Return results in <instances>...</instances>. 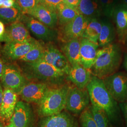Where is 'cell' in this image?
Listing matches in <instances>:
<instances>
[{
    "instance_id": "obj_21",
    "label": "cell",
    "mask_w": 127,
    "mask_h": 127,
    "mask_svg": "<svg viewBox=\"0 0 127 127\" xmlns=\"http://www.w3.org/2000/svg\"><path fill=\"white\" fill-rule=\"evenodd\" d=\"M81 38H76L62 42L61 50L66 57L71 66L81 64Z\"/></svg>"
},
{
    "instance_id": "obj_41",
    "label": "cell",
    "mask_w": 127,
    "mask_h": 127,
    "mask_svg": "<svg viewBox=\"0 0 127 127\" xmlns=\"http://www.w3.org/2000/svg\"><path fill=\"white\" fill-rule=\"evenodd\" d=\"M123 45H124V46L126 48V49L127 50V35L126 37V38H125V41H124Z\"/></svg>"
},
{
    "instance_id": "obj_30",
    "label": "cell",
    "mask_w": 127,
    "mask_h": 127,
    "mask_svg": "<svg viewBox=\"0 0 127 127\" xmlns=\"http://www.w3.org/2000/svg\"><path fill=\"white\" fill-rule=\"evenodd\" d=\"M100 6L102 14L108 18L112 17L114 9L118 4L115 0H96Z\"/></svg>"
},
{
    "instance_id": "obj_13",
    "label": "cell",
    "mask_w": 127,
    "mask_h": 127,
    "mask_svg": "<svg viewBox=\"0 0 127 127\" xmlns=\"http://www.w3.org/2000/svg\"><path fill=\"white\" fill-rule=\"evenodd\" d=\"M51 87L41 82H28L18 95L27 103L38 104L43 99Z\"/></svg>"
},
{
    "instance_id": "obj_7",
    "label": "cell",
    "mask_w": 127,
    "mask_h": 127,
    "mask_svg": "<svg viewBox=\"0 0 127 127\" xmlns=\"http://www.w3.org/2000/svg\"><path fill=\"white\" fill-rule=\"evenodd\" d=\"M90 101L87 88L80 89L74 85L70 86L65 109L73 114L80 115L88 107Z\"/></svg>"
},
{
    "instance_id": "obj_10",
    "label": "cell",
    "mask_w": 127,
    "mask_h": 127,
    "mask_svg": "<svg viewBox=\"0 0 127 127\" xmlns=\"http://www.w3.org/2000/svg\"><path fill=\"white\" fill-rule=\"evenodd\" d=\"M17 127H37L36 117L31 104L19 101L10 122Z\"/></svg>"
},
{
    "instance_id": "obj_18",
    "label": "cell",
    "mask_w": 127,
    "mask_h": 127,
    "mask_svg": "<svg viewBox=\"0 0 127 127\" xmlns=\"http://www.w3.org/2000/svg\"><path fill=\"white\" fill-rule=\"evenodd\" d=\"M92 76L90 70L78 64L71 66L67 74V80L72 82L73 85L80 89H84L87 88Z\"/></svg>"
},
{
    "instance_id": "obj_40",
    "label": "cell",
    "mask_w": 127,
    "mask_h": 127,
    "mask_svg": "<svg viewBox=\"0 0 127 127\" xmlns=\"http://www.w3.org/2000/svg\"><path fill=\"white\" fill-rule=\"evenodd\" d=\"M4 127H17L15 125L11 122H9L6 124V125Z\"/></svg>"
},
{
    "instance_id": "obj_35",
    "label": "cell",
    "mask_w": 127,
    "mask_h": 127,
    "mask_svg": "<svg viewBox=\"0 0 127 127\" xmlns=\"http://www.w3.org/2000/svg\"><path fill=\"white\" fill-rule=\"evenodd\" d=\"M6 28L4 23L0 21V42L4 41Z\"/></svg>"
},
{
    "instance_id": "obj_37",
    "label": "cell",
    "mask_w": 127,
    "mask_h": 127,
    "mask_svg": "<svg viewBox=\"0 0 127 127\" xmlns=\"http://www.w3.org/2000/svg\"><path fill=\"white\" fill-rule=\"evenodd\" d=\"M5 64L0 57V80L1 79L4 69Z\"/></svg>"
},
{
    "instance_id": "obj_4",
    "label": "cell",
    "mask_w": 127,
    "mask_h": 127,
    "mask_svg": "<svg viewBox=\"0 0 127 127\" xmlns=\"http://www.w3.org/2000/svg\"><path fill=\"white\" fill-rule=\"evenodd\" d=\"M69 87L66 83L61 86L51 87L43 99L37 104L39 116L41 118L59 114L64 111Z\"/></svg>"
},
{
    "instance_id": "obj_8",
    "label": "cell",
    "mask_w": 127,
    "mask_h": 127,
    "mask_svg": "<svg viewBox=\"0 0 127 127\" xmlns=\"http://www.w3.org/2000/svg\"><path fill=\"white\" fill-rule=\"evenodd\" d=\"M90 20L79 14L72 21L59 27L58 40L65 42L76 38H81Z\"/></svg>"
},
{
    "instance_id": "obj_15",
    "label": "cell",
    "mask_w": 127,
    "mask_h": 127,
    "mask_svg": "<svg viewBox=\"0 0 127 127\" xmlns=\"http://www.w3.org/2000/svg\"><path fill=\"white\" fill-rule=\"evenodd\" d=\"M36 40L26 42H7L2 49V52L5 57L10 60H20L31 50L35 43Z\"/></svg>"
},
{
    "instance_id": "obj_19",
    "label": "cell",
    "mask_w": 127,
    "mask_h": 127,
    "mask_svg": "<svg viewBox=\"0 0 127 127\" xmlns=\"http://www.w3.org/2000/svg\"><path fill=\"white\" fill-rule=\"evenodd\" d=\"M98 43H95L86 38H81L80 58L81 64L90 70L95 61L99 50Z\"/></svg>"
},
{
    "instance_id": "obj_42",
    "label": "cell",
    "mask_w": 127,
    "mask_h": 127,
    "mask_svg": "<svg viewBox=\"0 0 127 127\" xmlns=\"http://www.w3.org/2000/svg\"><path fill=\"white\" fill-rule=\"evenodd\" d=\"M4 1V0H0V7H2Z\"/></svg>"
},
{
    "instance_id": "obj_38",
    "label": "cell",
    "mask_w": 127,
    "mask_h": 127,
    "mask_svg": "<svg viewBox=\"0 0 127 127\" xmlns=\"http://www.w3.org/2000/svg\"><path fill=\"white\" fill-rule=\"evenodd\" d=\"M123 64L124 67L125 69V70L127 71V52L124 55V59H123Z\"/></svg>"
},
{
    "instance_id": "obj_22",
    "label": "cell",
    "mask_w": 127,
    "mask_h": 127,
    "mask_svg": "<svg viewBox=\"0 0 127 127\" xmlns=\"http://www.w3.org/2000/svg\"><path fill=\"white\" fill-rule=\"evenodd\" d=\"M77 9L80 14L90 21L93 19H98L102 14L96 0H81Z\"/></svg>"
},
{
    "instance_id": "obj_9",
    "label": "cell",
    "mask_w": 127,
    "mask_h": 127,
    "mask_svg": "<svg viewBox=\"0 0 127 127\" xmlns=\"http://www.w3.org/2000/svg\"><path fill=\"white\" fill-rule=\"evenodd\" d=\"M1 80L4 88L10 89L17 94L29 82L23 73L12 64H5Z\"/></svg>"
},
{
    "instance_id": "obj_31",
    "label": "cell",
    "mask_w": 127,
    "mask_h": 127,
    "mask_svg": "<svg viewBox=\"0 0 127 127\" xmlns=\"http://www.w3.org/2000/svg\"><path fill=\"white\" fill-rule=\"evenodd\" d=\"M18 8L24 14L31 15L38 3L37 0H15Z\"/></svg>"
},
{
    "instance_id": "obj_14",
    "label": "cell",
    "mask_w": 127,
    "mask_h": 127,
    "mask_svg": "<svg viewBox=\"0 0 127 127\" xmlns=\"http://www.w3.org/2000/svg\"><path fill=\"white\" fill-rule=\"evenodd\" d=\"M112 19L118 41L124 44L127 35V5L123 3L117 5L113 11Z\"/></svg>"
},
{
    "instance_id": "obj_44",
    "label": "cell",
    "mask_w": 127,
    "mask_h": 127,
    "mask_svg": "<svg viewBox=\"0 0 127 127\" xmlns=\"http://www.w3.org/2000/svg\"><path fill=\"white\" fill-rule=\"evenodd\" d=\"M123 0V3L127 5V0Z\"/></svg>"
},
{
    "instance_id": "obj_36",
    "label": "cell",
    "mask_w": 127,
    "mask_h": 127,
    "mask_svg": "<svg viewBox=\"0 0 127 127\" xmlns=\"http://www.w3.org/2000/svg\"><path fill=\"white\" fill-rule=\"evenodd\" d=\"M16 5L15 0H4L3 4L2 7L4 8H11Z\"/></svg>"
},
{
    "instance_id": "obj_5",
    "label": "cell",
    "mask_w": 127,
    "mask_h": 127,
    "mask_svg": "<svg viewBox=\"0 0 127 127\" xmlns=\"http://www.w3.org/2000/svg\"><path fill=\"white\" fill-rule=\"evenodd\" d=\"M19 21L22 22L28 31L39 41L48 43L53 42L58 40L57 29L48 27L30 15L23 14Z\"/></svg>"
},
{
    "instance_id": "obj_27",
    "label": "cell",
    "mask_w": 127,
    "mask_h": 127,
    "mask_svg": "<svg viewBox=\"0 0 127 127\" xmlns=\"http://www.w3.org/2000/svg\"><path fill=\"white\" fill-rule=\"evenodd\" d=\"M45 43L37 40L35 43L27 54L19 60L24 62H34L42 59L44 53Z\"/></svg>"
},
{
    "instance_id": "obj_12",
    "label": "cell",
    "mask_w": 127,
    "mask_h": 127,
    "mask_svg": "<svg viewBox=\"0 0 127 127\" xmlns=\"http://www.w3.org/2000/svg\"><path fill=\"white\" fill-rule=\"evenodd\" d=\"M37 127H79L76 118L68 111L41 117Z\"/></svg>"
},
{
    "instance_id": "obj_24",
    "label": "cell",
    "mask_w": 127,
    "mask_h": 127,
    "mask_svg": "<svg viewBox=\"0 0 127 127\" xmlns=\"http://www.w3.org/2000/svg\"><path fill=\"white\" fill-rule=\"evenodd\" d=\"M57 13L58 17V26H63L72 21L80 14L78 9L72 8L64 2L59 5Z\"/></svg>"
},
{
    "instance_id": "obj_43",
    "label": "cell",
    "mask_w": 127,
    "mask_h": 127,
    "mask_svg": "<svg viewBox=\"0 0 127 127\" xmlns=\"http://www.w3.org/2000/svg\"><path fill=\"white\" fill-rule=\"evenodd\" d=\"M0 127H4L3 125V123L1 122L0 120Z\"/></svg>"
},
{
    "instance_id": "obj_23",
    "label": "cell",
    "mask_w": 127,
    "mask_h": 127,
    "mask_svg": "<svg viewBox=\"0 0 127 127\" xmlns=\"http://www.w3.org/2000/svg\"><path fill=\"white\" fill-rule=\"evenodd\" d=\"M101 22L102 28L98 43L99 47L102 48L114 43L116 32L114 26L109 19H104Z\"/></svg>"
},
{
    "instance_id": "obj_20",
    "label": "cell",
    "mask_w": 127,
    "mask_h": 127,
    "mask_svg": "<svg viewBox=\"0 0 127 127\" xmlns=\"http://www.w3.org/2000/svg\"><path fill=\"white\" fill-rule=\"evenodd\" d=\"M30 15L51 29H56L58 26L57 12L41 4L38 3Z\"/></svg>"
},
{
    "instance_id": "obj_25",
    "label": "cell",
    "mask_w": 127,
    "mask_h": 127,
    "mask_svg": "<svg viewBox=\"0 0 127 127\" xmlns=\"http://www.w3.org/2000/svg\"><path fill=\"white\" fill-rule=\"evenodd\" d=\"M24 14L16 3L11 8L0 7V21L5 24H10L19 21Z\"/></svg>"
},
{
    "instance_id": "obj_11",
    "label": "cell",
    "mask_w": 127,
    "mask_h": 127,
    "mask_svg": "<svg viewBox=\"0 0 127 127\" xmlns=\"http://www.w3.org/2000/svg\"><path fill=\"white\" fill-rule=\"evenodd\" d=\"M42 60L65 73L66 75L71 67L66 57L53 42L45 43L44 53Z\"/></svg>"
},
{
    "instance_id": "obj_39",
    "label": "cell",
    "mask_w": 127,
    "mask_h": 127,
    "mask_svg": "<svg viewBox=\"0 0 127 127\" xmlns=\"http://www.w3.org/2000/svg\"><path fill=\"white\" fill-rule=\"evenodd\" d=\"M3 91L2 89V88L0 83V105L1 104V103L2 102V98H3Z\"/></svg>"
},
{
    "instance_id": "obj_2",
    "label": "cell",
    "mask_w": 127,
    "mask_h": 127,
    "mask_svg": "<svg viewBox=\"0 0 127 127\" xmlns=\"http://www.w3.org/2000/svg\"><path fill=\"white\" fill-rule=\"evenodd\" d=\"M20 67L24 75L32 82L43 83L51 87L68 83L65 73L42 59L31 63L22 62Z\"/></svg>"
},
{
    "instance_id": "obj_3",
    "label": "cell",
    "mask_w": 127,
    "mask_h": 127,
    "mask_svg": "<svg viewBox=\"0 0 127 127\" xmlns=\"http://www.w3.org/2000/svg\"><path fill=\"white\" fill-rule=\"evenodd\" d=\"M123 60L121 44L113 43L98 50L95 61L91 68L92 75L103 80L117 72Z\"/></svg>"
},
{
    "instance_id": "obj_16",
    "label": "cell",
    "mask_w": 127,
    "mask_h": 127,
    "mask_svg": "<svg viewBox=\"0 0 127 127\" xmlns=\"http://www.w3.org/2000/svg\"><path fill=\"white\" fill-rule=\"evenodd\" d=\"M29 31L25 25L20 21L10 24L6 28L4 41L26 42L32 40Z\"/></svg>"
},
{
    "instance_id": "obj_45",
    "label": "cell",
    "mask_w": 127,
    "mask_h": 127,
    "mask_svg": "<svg viewBox=\"0 0 127 127\" xmlns=\"http://www.w3.org/2000/svg\"><path fill=\"white\" fill-rule=\"evenodd\" d=\"M38 0V1H39V0Z\"/></svg>"
},
{
    "instance_id": "obj_6",
    "label": "cell",
    "mask_w": 127,
    "mask_h": 127,
    "mask_svg": "<svg viewBox=\"0 0 127 127\" xmlns=\"http://www.w3.org/2000/svg\"><path fill=\"white\" fill-rule=\"evenodd\" d=\"M110 94L118 103L127 101V73L117 72L103 79Z\"/></svg>"
},
{
    "instance_id": "obj_34",
    "label": "cell",
    "mask_w": 127,
    "mask_h": 127,
    "mask_svg": "<svg viewBox=\"0 0 127 127\" xmlns=\"http://www.w3.org/2000/svg\"><path fill=\"white\" fill-rule=\"evenodd\" d=\"M81 0H65L64 3L68 6L77 9Z\"/></svg>"
},
{
    "instance_id": "obj_33",
    "label": "cell",
    "mask_w": 127,
    "mask_h": 127,
    "mask_svg": "<svg viewBox=\"0 0 127 127\" xmlns=\"http://www.w3.org/2000/svg\"><path fill=\"white\" fill-rule=\"evenodd\" d=\"M119 104L125 120V127H127V101L119 103Z\"/></svg>"
},
{
    "instance_id": "obj_28",
    "label": "cell",
    "mask_w": 127,
    "mask_h": 127,
    "mask_svg": "<svg viewBox=\"0 0 127 127\" xmlns=\"http://www.w3.org/2000/svg\"><path fill=\"white\" fill-rule=\"evenodd\" d=\"M90 108L97 127H109V119L104 111L92 104Z\"/></svg>"
},
{
    "instance_id": "obj_29",
    "label": "cell",
    "mask_w": 127,
    "mask_h": 127,
    "mask_svg": "<svg viewBox=\"0 0 127 127\" xmlns=\"http://www.w3.org/2000/svg\"><path fill=\"white\" fill-rule=\"evenodd\" d=\"M79 122L81 127H97L90 106L85 109L80 115Z\"/></svg>"
},
{
    "instance_id": "obj_32",
    "label": "cell",
    "mask_w": 127,
    "mask_h": 127,
    "mask_svg": "<svg viewBox=\"0 0 127 127\" xmlns=\"http://www.w3.org/2000/svg\"><path fill=\"white\" fill-rule=\"evenodd\" d=\"M65 0H39L38 3L57 12L59 5L64 2Z\"/></svg>"
},
{
    "instance_id": "obj_26",
    "label": "cell",
    "mask_w": 127,
    "mask_h": 127,
    "mask_svg": "<svg viewBox=\"0 0 127 127\" xmlns=\"http://www.w3.org/2000/svg\"><path fill=\"white\" fill-rule=\"evenodd\" d=\"M101 28V22L98 19H91L84 32L82 38H86L94 43H98Z\"/></svg>"
},
{
    "instance_id": "obj_1",
    "label": "cell",
    "mask_w": 127,
    "mask_h": 127,
    "mask_svg": "<svg viewBox=\"0 0 127 127\" xmlns=\"http://www.w3.org/2000/svg\"><path fill=\"white\" fill-rule=\"evenodd\" d=\"M87 89L91 104L104 111L111 125L119 127L122 123L119 104L106 89L103 80L92 75Z\"/></svg>"
},
{
    "instance_id": "obj_17",
    "label": "cell",
    "mask_w": 127,
    "mask_h": 127,
    "mask_svg": "<svg viewBox=\"0 0 127 127\" xmlns=\"http://www.w3.org/2000/svg\"><path fill=\"white\" fill-rule=\"evenodd\" d=\"M18 100L17 93L10 89L4 88L2 100L0 105V120L2 123L7 124L10 122Z\"/></svg>"
}]
</instances>
